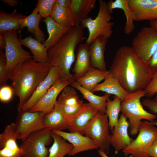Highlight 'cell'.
I'll list each match as a JSON object with an SVG mask.
<instances>
[{
  "label": "cell",
  "instance_id": "7402d4cb",
  "mask_svg": "<svg viewBox=\"0 0 157 157\" xmlns=\"http://www.w3.org/2000/svg\"><path fill=\"white\" fill-rule=\"evenodd\" d=\"M43 22L46 26L49 37L43 44L48 50L53 46L70 28L64 27L56 22L51 16L45 18Z\"/></svg>",
  "mask_w": 157,
  "mask_h": 157
},
{
  "label": "cell",
  "instance_id": "60d3db41",
  "mask_svg": "<svg viewBox=\"0 0 157 157\" xmlns=\"http://www.w3.org/2000/svg\"><path fill=\"white\" fill-rule=\"evenodd\" d=\"M147 153L149 157H157V138L149 148Z\"/></svg>",
  "mask_w": 157,
  "mask_h": 157
},
{
  "label": "cell",
  "instance_id": "7bdbcfd3",
  "mask_svg": "<svg viewBox=\"0 0 157 157\" xmlns=\"http://www.w3.org/2000/svg\"><path fill=\"white\" fill-rule=\"evenodd\" d=\"M5 38L3 34H0V48L1 49H5L6 46Z\"/></svg>",
  "mask_w": 157,
  "mask_h": 157
},
{
  "label": "cell",
  "instance_id": "ee69618b",
  "mask_svg": "<svg viewBox=\"0 0 157 157\" xmlns=\"http://www.w3.org/2000/svg\"><path fill=\"white\" fill-rule=\"evenodd\" d=\"M5 3L12 6H17L18 4V1L16 0H1Z\"/></svg>",
  "mask_w": 157,
  "mask_h": 157
},
{
  "label": "cell",
  "instance_id": "f35d334b",
  "mask_svg": "<svg viewBox=\"0 0 157 157\" xmlns=\"http://www.w3.org/2000/svg\"><path fill=\"white\" fill-rule=\"evenodd\" d=\"M145 96L150 97L156 94L157 92V72L154 73L152 78L147 87L144 89Z\"/></svg>",
  "mask_w": 157,
  "mask_h": 157
},
{
  "label": "cell",
  "instance_id": "cb8c5ba5",
  "mask_svg": "<svg viewBox=\"0 0 157 157\" xmlns=\"http://www.w3.org/2000/svg\"><path fill=\"white\" fill-rule=\"evenodd\" d=\"M99 91L114 95L120 98L121 101L130 93L123 88L118 81L109 72L104 81L98 84L91 92L93 93Z\"/></svg>",
  "mask_w": 157,
  "mask_h": 157
},
{
  "label": "cell",
  "instance_id": "277c9868",
  "mask_svg": "<svg viewBox=\"0 0 157 157\" xmlns=\"http://www.w3.org/2000/svg\"><path fill=\"white\" fill-rule=\"evenodd\" d=\"M146 94L144 90L130 93L121 101V111L129 119V131L131 135L138 133L139 126L142 122V120L152 122L156 117L155 114L148 112L143 107L140 99Z\"/></svg>",
  "mask_w": 157,
  "mask_h": 157
},
{
  "label": "cell",
  "instance_id": "1f68e13d",
  "mask_svg": "<svg viewBox=\"0 0 157 157\" xmlns=\"http://www.w3.org/2000/svg\"><path fill=\"white\" fill-rule=\"evenodd\" d=\"M50 16L56 22L64 27L70 28L76 25L69 8H64L56 4Z\"/></svg>",
  "mask_w": 157,
  "mask_h": 157
},
{
  "label": "cell",
  "instance_id": "bcb514c9",
  "mask_svg": "<svg viewBox=\"0 0 157 157\" xmlns=\"http://www.w3.org/2000/svg\"><path fill=\"white\" fill-rule=\"evenodd\" d=\"M98 152L101 157H109L107 156L106 154L104 151L100 149H99L98 150Z\"/></svg>",
  "mask_w": 157,
  "mask_h": 157
},
{
  "label": "cell",
  "instance_id": "7c38bea8",
  "mask_svg": "<svg viewBox=\"0 0 157 157\" xmlns=\"http://www.w3.org/2000/svg\"><path fill=\"white\" fill-rule=\"evenodd\" d=\"M19 138L14 123L5 127L0 134V157H22V150L16 142Z\"/></svg>",
  "mask_w": 157,
  "mask_h": 157
},
{
  "label": "cell",
  "instance_id": "d590c367",
  "mask_svg": "<svg viewBox=\"0 0 157 157\" xmlns=\"http://www.w3.org/2000/svg\"><path fill=\"white\" fill-rule=\"evenodd\" d=\"M6 60L5 53L0 50V85L1 87L6 85L7 81L9 79L10 74L6 69Z\"/></svg>",
  "mask_w": 157,
  "mask_h": 157
},
{
  "label": "cell",
  "instance_id": "9a60e30c",
  "mask_svg": "<svg viewBox=\"0 0 157 157\" xmlns=\"http://www.w3.org/2000/svg\"><path fill=\"white\" fill-rule=\"evenodd\" d=\"M52 132L60 135L72 144L73 148L68 154L69 156H74L82 151L99 148L91 139L79 133H68L60 130H53Z\"/></svg>",
  "mask_w": 157,
  "mask_h": 157
},
{
  "label": "cell",
  "instance_id": "f546056e",
  "mask_svg": "<svg viewBox=\"0 0 157 157\" xmlns=\"http://www.w3.org/2000/svg\"><path fill=\"white\" fill-rule=\"evenodd\" d=\"M42 17L35 8L31 13L23 19L22 22V29L26 27L27 31L41 43L45 40V34L40 28L39 24Z\"/></svg>",
  "mask_w": 157,
  "mask_h": 157
},
{
  "label": "cell",
  "instance_id": "7a4b0ae2",
  "mask_svg": "<svg viewBox=\"0 0 157 157\" xmlns=\"http://www.w3.org/2000/svg\"><path fill=\"white\" fill-rule=\"evenodd\" d=\"M51 67L48 62L40 63L31 58L19 64L12 71L9 80L14 94L19 98L18 112L46 77Z\"/></svg>",
  "mask_w": 157,
  "mask_h": 157
},
{
  "label": "cell",
  "instance_id": "ab89813d",
  "mask_svg": "<svg viewBox=\"0 0 157 157\" xmlns=\"http://www.w3.org/2000/svg\"><path fill=\"white\" fill-rule=\"evenodd\" d=\"M147 64L149 69L153 73L157 72V48Z\"/></svg>",
  "mask_w": 157,
  "mask_h": 157
},
{
  "label": "cell",
  "instance_id": "836d02e7",
  "mask_svg": "<svg viewBox=\"0 0 157 157\" xmlns=\"http://www.w3.org/2000/svg\"><path fill=\"white\" fill-rule=\"evenodd\" d=\"M113 97V100L109 99L107 100L105 113L108 118L109 128L111 130L117 123L121 102V99L118 97L114 96Z\"/></svg>",
  "mask_w": 157,
  "mask_h": 157
},
{
  "label": "cell",
  "instance_id": "d6a6232c",
  "mask_svg": "<svg viewBox=\"0 0 157 157\" xmlns=\"http://www.w3.org/2000/svg\"><path fill=\"white\" fill-rule=\"evenodd\" d=\"M53 143L49 149L48 157H64L72 149V144L66 142L60 135L51 132Z\"/></svg>",
  "mask_w": 157,
  "mask_h": 157
},
{
  "label": "cell",
  "instance_id": "5bb4252c",
  "mask_svg": "<svg viewBox=\"0 0 157 157\" xmlns=\"http://www.w3.org/2000/svg\"><path fill=\"white\" fill-rule=\"evenodd\" d=\"M57 102L60 106L67 120L76 113L83 104L75 89L68 85L61 91Z\"/></svg>",
  "mask_w": 157,
  "mask_h": 157
},
{
  "label": "cell",
  "instance_id": "9c48e42d",
  "mask_svg": "<svg viewBox=\"0 0 157 157\" xmlns=\"http://www.w3.org/2000/svg\"><path fill=\"white\" fill-rule=\"evenodd\" d=\"M131 47L147 63L157 48V30L151 26L143 27L133 39Z\"/></svg>",
  "mask_w": 157,
  "mask_h": 157
},
{
  "label": "cell",
  "instance_id": "44dd1931",
  "mask_svg": "<svg viewBox=\"0 0 157 157\" xmlns=\"http://www.w3.org/2000/svg\"><path fill=\"white\" fill-rule=\"evenodd\" d=\"M108 39L103 36L98 37L89 45V51L93 67L102 71H107L104 52Z\"/></svg>",
  "mask_w": 157,
  "mask_h": 157
},
{
  "label": "cell",
  "instance_id": "83f0119b",
  "mask_svg": "<svg viewBox=\"0 0 157 157\" xmlns=\"http://www.w3.org/2000/svg\"><path fill=\"white\" fill-rule=\"evenodd\" d=\"M108 7L112 13L115 9H120L123 11L126 18V22L124 28L125 34H129L135 30V26L133 22L135 21L133 13L131 9L128 0H110L107 3Z\"/></svg>",
  "mask_w": 157,
  "mask_h": 157
},
{
  "label": "cell",
  "instance_id": "30bf717a",
  "mask_svg": "<svg viewBox=\"0 0 157 157\" xmlns=\"http://www.w3.org/2000/svg\"><path fill=\"white\" fill-rule=\"evenodd\" d=\"M3 34L5 38L6 43L5 48L6 60V69L10 74L18 64L32 58L33 56L22 48L18 38L16 31L7 32Z\"/></svg>",
  "mask_w": 157,
  "mask_h": 157
},
{
  "label": "cell",
  "instance_id": "4dcf8cb0",
  "mask_svg": "<svg viewBox=\"0 0 157 157\" xmlns=\"http://www.w3.org/2000/svg\"><path fill=\"white\" fill-rule=\"evenodd\" d=\"M108 74V71H102L93 68L76 81L84 88L91 91Z\"/></svg>",
  "mask_w": 157,
  "mask_h": 157
},
{
  "label": "cell",
  "instance_id": "4316f807",
  "mask_svg": "<svg viewBox=\"0 0 157 157\" xmlns=\"http://www.w3.org/2000/svg\"><path fill=\"white\" fill-rule=\"evenodd\" d=\"M96 0H71L69 8L74 15L76 25L88 17L95 7Z\"/></svg>",
  "mask_w": 157,
  "mask_h": 157
},
{
  "label": "cell",
  "instance_id": "8992f818",
  "mask_svg": "<svg viewBox=\"0 0 157 157\" xmlns=\"http://www.w3.org/2000/svg\"><path fill=\"white\" fill-rule=\"evenodd\" d=\"M51 132L44 128L32 133L22 141L19 147L22 150V157H48L47 146L53 141Z\"/></svg>",
  "mask_w": 157,
  "mask_h": 157
},
{
  "label": "cell",
  "instance_id": "f1b7e54d",
  "mask_svg": "<svg viewBox=\"0 0 157 157\" xmlns=\"http://www.w3.org/2000/svg\"><path fill=\"white\" fill-rule=\"evenodd\" d=\"M19 40L22 45L30 49L35 61L40 63L48 62V51L43 44L30 36Z\"/></svg>",
  "mask_w": 157,
  "mask_h": 157
},
{
  "label": "cell",
  "instance_id": "484cf974",
  "mask_svg": "<svg viewBox=\"0 0 157 157\" xmlns=\"http://www.w3.org/2000/svg\"><path fill=\"white\" fill-rule=\"evenodd\" d=\"M69 85L79 91L82 94L83 98L87 100L92 106L99 111L105 113L106 101L111 94L105 93L102 96L95 95L92 92L82 87L76 80L70 83Z\"/></svg>",
  "mask_w": 157,
  "mask_h": 157
},
{
  "label": "cell",
  "instance_id": "5b68a950",
  "mask_svg": "<svg viewBox=\"0 0 157 157\" xmlns=\"http://www.w3.org/2000/svg\"><path fill=\"white\" fill-rule=\"evenodd\" d=\"M99 11L95 18L88 17L81 24L83 28L88 29L89 35L85 43L89 45L99 36L108 39L113 33L112 27L114 23L110 22L113 18L112 13L109 10L105 1L99 0Z\"/></svg>",
  "mask_w": 157,
  "mask_h": 157
},
{
  "label": "cell",
  "instance_id": "ba28073f",
  "mask_svg": "<svg viewBox=\"0 0 157 157\" xmlns=\"http://www.w3.org/2000/svg\"><path fill=\"white\" fill-rule=\"evenodd\" d=\"M109 129L107 115L99 111L89 122L84 133L106 154L111 145Z\"/></svg>",
  "mask_w": 157,
  "mask_h": 157
},
{
  "label": "cell",
  "instance_id": "b9f144b4",
  "mask_svg": "<svg viewBox=\"0 0 157 157\" xmlns=\"http://www.w3.org/2000/svg\"><path fill=\"white\" fill-rule=\"evenodd\" d=\"M71 0H56V4L65 8H69Z\"/></svg>",
  "mask_w": 157,
  "mask_h": 157
},
{
  "label": "cell",
  "instance_id": "603a6c76",
  "mask_svg": "<svg viewBox=\"0 0 157 157\" xmlns=\"http://www.w3.org/2000/svg\"><path fill=\"white\" fill-rule=\"evenodd\" d=\"M27 16L18 13L16 9L11 13H7L0 11V34L22 29V20Z\"/></svg>",
  "mask_w": 157,
  "mask_h": 157
},
{
  "label": "cell",
  "instance_id": "2e32d148",
  "mask_svg": "<svg viewBox=\"0 0 157 157\" xmlns=\"http://www.w3.org/2000/svg\"><path fill=\"white\" fill-rule=\"evenodd\" d=\"M129 126L127 118L121 113L110 135V144L114 148L115 154L124 150L134 140L129 135Z\"/></svg>",
  "mask_w": 157,
  "mask_h": 157
},
{
  "label": "cell",
  "instance_id": "d4e9b609",
  "mask_svg": "<svg viewBox=\"0 0 157 157\" xmlns=\"http://www.w3.org/2000/svg\"><path fill=\"white\" fill-rule=\"evenodd\" d=\"M67 119L60 106L57 102L53 110L44 117L43 123L44 128L53 130L65 129Z\"/></svg>",
  "mask_w": 157,
  "mask_h": 157
},
{
  "label": "cell",
  "instance_id": "8d00e7d4",
  "mask_svg": "<svg viewBox=\"0 0 157 157\" xmlns=\"http://www.w3.org/2000/svg\"><path fill=\"white\" fill-rule=\"evenodd\" d=\"M141 103L142 105L147 107L150 112L153 114H157V94L153 99L147 97L142 100ZM154 125L157 126V121H154L151 122Z\"/></svg>",
  "mask_w": 157,
  "mask_h": 157
},
{
  "label": "cell",
  "instance_id": "74e56055",
  "mask_svg": "<svg viewBox=\"0 0 157 157\" xmlns=\"http://www.w3.org/2000/svg\"><path fill=\"white\" fill-rule=\"evenodd\" d=\"M14 94L13 90L11 87L6 85L1 87L0 89V100L3 102H6L10 101Z\"/></svg>",
  "mask_w": 157,
  "mask_h": 157
},
{
  "label": "cell",
  "instance_id": "f6af8a7d",
  "mask_svg": "<svg viewBox=\"0 0 157 157\" xmlns=\"http://www.w3.org/2000/svg\"><path fill=\"white\" fill-rule=\"evenodd\" d=\"M150 26L157 30V20L149 21Z\"/></svg>",
  "mask_w": 157,
  "mask_h": 157
},
{
  "label": "cell",
  "instance_id": "6da1fadb",
  "mask_svg": "<svg viewBox=\"0 0 157 157\" xmlns=\"http://www.w3.org/2000/svg\"><path fill=\"white\" fill-rule=\"evenodd\" d=\"M108 71L129 93L144 90L154 74L147 63L126 45L117 50Z\"/></svg>",
  "mask_w": 157,
  "mask_h": 157
},
{
  "label": "cell",
  "instance_id": "e0dca14e",
  "mask_svg": "<svg viewBox=\"0 0 157 157\" xmlns=\"http://www.w3.org/2000/svg\"><path fill=\"white\" fill-rule=\"evenodd\" d=\"M70 83L69 82L62 81L60 78H58L37 104L29 111L50 113L53 109L59 94Z\"/></svg>",
  "mask_w": 157,
  "mask_h": 157
},
{
  "label": "cell",
  "instance_id": "52a82bcc",
  "mask_svg": "<svg viewBox=\"0 0 157 157\" xmlns=\"http://www.w3.org/2000/svg\"><path fill=\"white\" fill-rule=\"evenodd\" d=\"M138 135L123 151L125 157L132 155L136 157H149L147 151L157 138V128L151 122H142Z\"/></svg>",
  "mask_w": 157,
  "mask_h": 157
},
{
  "label": "cell",
  "instance_id": "3957f363",
  "mask_svg": "<svg viewBox=\"0 0 157 157\" xmlns=\"http://www.w3.org/2000/svg\"><path fill=\"white\" fill-rule=\"evenodd\" d=\"M83 29L81 25L72 27L48 51V62L58 70L63 81L70 83L76 80L70 70L77 46L85 39Z\"/></svg>",
  "mask_w": 157,
  "mask_h": 157
},
{
  "label": "cell",
  "instance_id": "8fae6325",
  "mask_svg": "<svg viewBox=\"0 0 157 157\" xmlns=\"http://www.w3.org/2000/svg\"><path fill=\"white\" fill-rule=\"evenodd\" d=\"M47 113L22 109L18 111L14 123L19 135V140L22 141L32 133L44 128L43 120Z\"/></svg>",
  "mask_w": 157,
  "mask_h": 157
},
{
  "label": "cell",
  "instance_id": "7dc6e473",
  "mask_svg": "<svg viewBox=\"0 0 157 157\" xmlns=\"http://www.w3.org/2000/svg\"><path fill=\"white\" fill-rule=\"evenodd\" d=\"M129 157H135L134 156H133V155H130L129 156Z\"/></svg>",
  "mask_w": 157,
  "mask_h": 157
},
{
  "label": "cell",
  "instance_id": "d6986e66",
  "mask_svg": "<svg viewBox=\"0 0 157 157\" xmlns=\"http://www.w3.org/2000/svg\"><path fill=\"white\" fill-rule=\"evenodd\" d=\"M60 78L59 72L56 68L51 67L45 78L37 86L22 109L29 110L39 101L48 90Z\"/></svg>",
  "mask_w": 157,
  "mask_h": 157
},
{
  "label": "cell",
  "instance_id": "4fadbf2b",
  "mask_svg": "<svg viewBox=\"0 0 157 157\" xmlns=\"http://www.w3.org/2000/svg\"><path fill=\"white\" fill-rule=\"evenodd\" d=\"M99 111L89 103H83L79 110L67 119L65 129L83 135L89 122Z\"/></svg>",
  "mask_w": 157,
  "mask_h": 157
},
{
  "label": "cell",
  "instance_id": "c3c4849f",
  "mask_svg": "<svg viewBox=\"0 0 157 157\" xmlns=\"http://www.w3.org/2000/svg\"><path fill=\"white\" fill-rule=\"evenodd\" d=\"M156 94H157V93H156Z\"/></svg>",
  "mask_w": 157,
  "mask_h": 157
},
{
  "label": "cell",
  "instance_id": "e575fe53",
  "mask_svg": "<svg viewBox=\"0 0 157 157\" xmlns=\"http://www.w3.org/2000/svg\"><path fill=\"white\" fill-rule=\"evenodd\" d=\"M55 6L49 0H38L35 8L42 18L50 16Z\"/></svg>",
  "mask_w": 157,
  "mask_h": 157
},
{
  "label": "cell",
  "instance_id": "ac0fdd59",
  "mask_svg": "<svg viewBox=\"0 0 157 157\" xmlns=\"http://www.w3.org/2000/svg\"><path fill=\"white\" fill-rule=\"evenodd\" d=\"M135 21L157 20V0H128Z\"/></svg>",
  "mask_w": 157,
  "mask_h": 157
},
{
  "label": "cell",
  "instance_id": "ffe728a7",
  "mask_svg": "<svg viewBox=\"0 0 157 157\" xmlns=\"http://www.w3.org/2000/svg\"><path fill=\"white\" fill-rule=\"evenodd\" d=\"M89 44L80 43L78 45L75 54V59L72 72L76 80L94 68L89 54Z\"/></svg>",
  "mask_w": 157,
  "mask_h": 157
}]
</instances>
